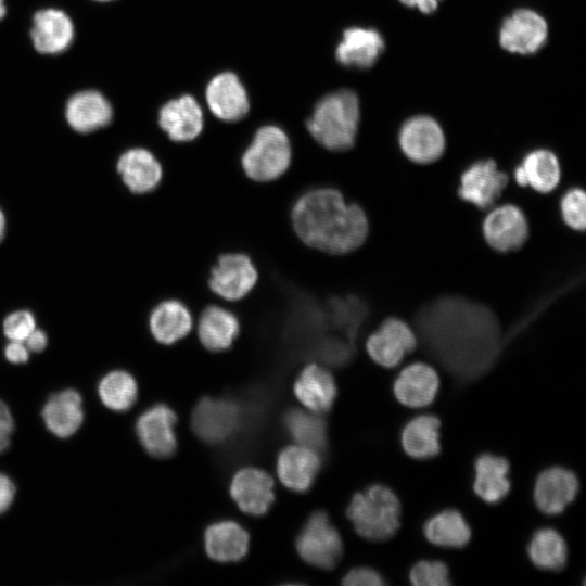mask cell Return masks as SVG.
<instances>
[{"label":"cell","instance_id":"obj_1","mask_svg":"<svg viewBox=\"0 0 586 586\" xmlns=\"http://www.w3.org/2000/svg\"><path fill=\"white\" fill-rule=\"evenodd\" d=\"M416 327L428 353L458 384L475 381L499 357L501 327L488 307L446 295L423 306Z\"/></svg>","mask_w":586,"mask_h":586},{"label":"cell","instance_id":"obj_2","mask_svg":"<svg viewBox=\"0 0 586 586\" xmlns=\"http://www.w3.org/2000/svg\"><path fill=\"white\" fill-rule=\"evenodd\" d=\"M291 221L295 234L305 245L333 255L358 250L370 232L365 208L347 201L333 187L304 191L292 206Z\"/></svg>","mask_w":586,"mask_h":586},{"label":"cell","instance_id":"obj_3","mask_svg":"<svg viewBox=\"0 0 586 586\" xmlns=\"http://www.w3.org/2000/svg\"><path fill=\"white\" fill-rule=\"evenodd\" d=\"M360 122L358 97L351 90H339L321 98L305 130L322 149L333 153L351 151L356 143Z\"/></svg>","mask_w":586,"mask_h":586},{"label":"cell","instance_id":"obj_4","mask_svg":"<svg viewBox=\"0 0 586 586\" xmlns=\"http://www.w3.org/2000/svg\"><path fill=\"white\" fill-rule=\"evenodd\" d=\"M400 514L398 497L382 484H373L356 493L346 509L356 533L370 542L392 538L400 526Z\"/></svg>","mask_w":586,"mask_h":586},{"label":"cell","instance_id":"obj_5","mask_svg":"<svg viewBox=\"0 0 586 586\" xmlns=\"http://www.w3.org/2000/svg\"><path fill=\"white\" fill-rule=\"evenodd\" d=\"M291 161V138L277 125L257 128L240 155L244 175L255 182L279 179L289 169Z\"/></svg>","mask_w":586,"mask_h":586},{"label":"cell","instance_id":"obj_6","mask_svg":"<svg viewBox=\"0 0 586 586\" xmlns=\"http://www.w3.org/2000/svg\"><path fill=\"white\" fill-rule=\"evenodd\" d=\"M258 280L257 268L250 255L243 252H225L218 255L207 278L209 290L224 303L245 297Z\"/></svg>","mask_w":586,"mask_h":586},{"label":"cell","instance_id":"obj_7","mask_svg":"<svg viewBox=\"0 0 586 586\" xmlns=\"http://www.w3.org/2000/svg\"><path fill=\"white\" fill-rule=\"evenodd\" d=\"M298 555L307 563L323 570L333 569L343 553L340 533L327 513H313L296 539Z\"/></svg>","mask_w":586,"mask_h":586},{"label":"cell","instance_id":"obj_8","mask_svg":"<svg viewBox=\"0 0 586 586\" xmlns=\"http://www.w3.org/2000/svg\"><path fill=\"white\" fill-rule=\"evenodd\" d=\"M243 421V411L233 400L205 397L192 413V429L204 442L222 443L232 437Z\"/></svg>","mask_w":586,"mask_h":586},{"label":"cell","instance_id":"obj_9","mask_svg":"<svg viewBox=\"0 0 586 586\" xmlns=\"http://www.w3.org/2000/svg\"><path fill=\"white\" fill-rule=\"evenodd\" d=\"M416 346L417 336L413 330L396 317L383 320L365 343L369 357L384 368L396 367Z\"/></svg>","mask_w":586,"mask_h":586},{"label":"cell","instance_id":"obj_10","mask_svg":"<svg viewBox=\"0 0 586 586\" xmlns=\"http://www.w3.org/2000/svg\"><path fill=\"white\" fill-rule=\"evenodd\" d=\"M398 142L403 153L412 162L429 164L445 151V136L440 124L425 115L413 116L400 127Z\"/></svg>","mask_w":586,"mask_h":586},{"label":"cell","instance_id":"obj_11","mask_svg":"<svg viewBox=\"0 0 586 586\" xmlns=\"http://www.w3.org/2000/svg\"><path fill=\"white\" fill-rule=\"evenodd\" d=\"M237 314L225 303H209L194 321V333L200 344L211 353L230 349L240 334Z\"/></svg>","mask_w":586,"mask_h":586},{"label":"cell","instance_id":"obj_12","mask_svg":"<svg viewBox=\"0 0 586 586\" xmlns=\"http://www.w3.org/2000/svg\"><path fill=\"white\" fill-rule=\"evenodd\" d=\"M548 37L545 18L530 9H519L501 24L499 42L511 53L533 54L540 50Z\"/></svg>","mask_w":586,"mask_h":586},{"label":"cell","instance_id":"obj_13","mask_svg":"<svg viewBox=\"0 0 586 586\" xmlns=\"http://www.w3.org/2000/svg\"><path fill=\"white\" fill-rule=\"evenodd\" d=\"M508 176L498 169L493 160H482L470 165L460 177L459 196L479 208H487L501 195Z\"/></svg>","mask_w":586,"mask_h":586},{"label":"cell","instance_id":"obj_14","mask_svg":"<svg viewBox=\"0 0 586 586\" xmlns=\"http://www.w3.org/2000/svg\"><path fill=\"white\" fill-rule=\"evenodd\" d=\"M158 126L173 143L194 142L204 130L203 111L193 97L181 95L162 106Z\"/></svg>","mask_w":586,"mask_h":586},{"label":"cell","instance_id":"obj_15","mask_svg":"<svg viewBox=\"0 0 586 586\" xmlns=\"http://www.w3.org/2000/svg\"><path fill=\"white\" fill-rule=\"evenodd\" d=\"M483 234L488 245L498 252L517 251L527 240L528 224L518 206L505 204L485 217Z\"/></svg>","mask_w":586,"mask_h":586},{"label":"cell","instance_id":"obj_16","mask_svg":"<svg viewBox=\"0 0 586 586\" xmlns=\"http://www.w3.org/2000/svg\"><path fill=\"white\" fill-rule=\"evenodd\" d=\"M194 329L190 308L175 297L157 302L148 315V330L154 341L170 346L187 337Z\"/></svg>","mask_w":586,"mask_h":586},{"label":"cell","instance_id":"obj_17","mask_svg":"<svg viewBox=\"0 0 586 586\" xmlns=\"http://www.w3.org/2000/svg\"><path fill=\"white\" fill-rule=\"evenodd\" d=\"M176 422V413L164 404L150 407L138 418V438L151 456L166 458L174 454L177 447Z\"/></svg>","mask_w":586,"mask_h":586},{"label":"cell","instance_id":"obj_18","mask_svg":"<svg viewBox=\"0 0 586 586\" xmlns=\"http://www.w3.org/2000/svg\"><path fill=\"white\" fill-rule=\"evenodd\" d=\"M579 489L576 474L563 467L542 471L534 485V501L545 514H560L571 504Z\"/></svg>","mask_w":586,"mask_h":586},{"label":"cell","instance_id":"obj_19","mask_svg":"<svg viewBox=\"0 0 586 586\" xmlns=\"http://www.w3.org/2000/svg\"><path fill=\"white\" fill-rule=\"evenodd\" d=\"M205 98L214 116L226 123H237L250 111L246 90L239 77L230 72L213 77L206 87Z\"/></svg>","mask_w":586,"mask_h":586},{"label":"cell","instance_id":"obj_20","mask_svg":"<svg viewBox=\"0 0 586 586\" xmlns=\"http://www.w3.org/2000/svg\"><path fill=\"white\" fill-rule=\"evenodd\" d=\"M117 170L127 189L137 195L153 192L163 178L161 161L145 148H132L124 152L118 158Z\"/></svg>","mask_w":586,"mask_h":586},{"label":"cell","instance_id":"obj_21","mask_svg":"<svg viewBox=\"0 0 586 586\" xmlns=\"http://www.w3.org/2000/svg\"><path fill=\"white\" fill-rule=\"evenodd\" d=\"M230 495L245 513L262 515L273 502V481L258 468H244L233 475Z\"/></svg>","mask_w":586,"mask_h":586},{"label":"cell","instance_id":"obj_22","mask_svg":"<svg viewBox=\"0 0 586 586\" xmlns=\"http://www.w3.org/2000/svg\"><path fill=\"white\" fill-rule=\"evenodd\" d=\"M297 399L315 413L330 410L336 397V384L328 367L307 361L300 371L294 385Z\"/></svg>","mask_w":586,"mask_h":586},{"label":"cell","instance_id":"obj_23","mask_svg":"<svg viewBox=\"0 0 586 586\" xmlns=\"http://www.w3.org/2000/svg\"><path fill=\"white\" fill-rule=\"evenodd\" d=\"M438 387L436 371L424 362H413L398 373L393 383V393L402 405L421 408L435 399Z\"/></svg>","mask_w":586,"mask_h":586},{"label":"cell","instance_id":"obj_24","mask_svg":"<svg viewBox=\"0 0 586 586\" xmlns=\"http://www.w3.org/2000/svg\"><path fill=\"white\" fill-rule=\"evenodd\" d=\"M381 34L373 28L351 27L344 30L336 47V60L346 67L367 69L384 51Z\"/></svg>","mask_w":586,"mask_h":586},{"label":"cell","instance_id":"obj_25","mask_svg":"<svg viewBox=\"0 0 586 586\" xmlns=\"http://www.w3.org/2000/svg\"><path fill=\"white\" fill-rule=\"evenodd\" d=\"M320 466L318 451L302 445L282 449L277 459L280 481L295 492H305L311 486Z\"/></svg>","mask_w":586,"mask_h":586},{"label":"cell","instance_id":"obj_26","mask_svg":"<svg viewBox=\"0 0 586 586\" xmlns=\"http://www.w3.org/2000/svg\"><path fill=\"white\" fill-rule=\"evenodd\" d=\"M30 35L38 52L56 54L71 46L74 39V25L64 12L46 9L35 14Z\"/></svg>","mask_w":586,"mask_h":586},{"label":"cell","instance_id":"obj_27","mask_svg":"<svg viewBox=\"0 0 586 586\" xmlns=\"http://www.w3.org/2000/svg\"><path fill=\"white\" fill-rule=\"evenodd\" d=\"M513 177L521 187H531L537 192L549 193L560 182L561 169L558 157L549 150H534L515 167Z\"/></svg>","mask_w":586,"mask_h":586},{"label":"cell","instance_id":"obj_28","mask_svg":"<svg viewBox=\"0 0 586 586\" xmlns=\"http://www.w3.org/2000/svg\"><path fill=\"white\" fill-rule=\"evenodd\" d=\"M509 468L505 457L481 454L474 461V493L487 504L500 502L510 491Z\"/></svg>","mask_w":586,"mask_h":586},{"label":"cell","instance_id":"obj_29","mask_svg":"<svg viewBox=\"0 0 586 586\" xmlns=\"http://www.w3.org/2000/svg\"><path fill=\"white\" fill-rule=\"evenodd\" d=\"M41 416L50 432L61 438L73 435L84 420L82 399L75 390H65L52 395L46 403Z\"/></svg>","mask_w":586,"mask_h":586},{"label":"cell","instance_id":"obj_30","mask_svg":"<svg viewBox=\"0 0 586 586\" xmlns=\"http://www.w3.org/2000/svg\"><path fill=\"white\" fill-rule=\"evenodd\" d=\"M112 118L109 101L98 91L86 90L74 94L66 104L69 126L81 133L106 126Z\"/></svg>","mask_w":586,"mask_h":586},{"label":"cell","instance_id":"obj_31","mask_svg":"<svg viewBox=\"0 0 586 586\" xmlns=\"http://www.w3.org/2000/svg\"><path fill=\"white\" fill-rule=\"evenodd\" d=\"M441 421L434 415H419L410 419L400 431V444L411 458L426 460L441 451Z\"/></svg>","mask_w":586,"mask_h":586},{"label":"cell","instance_id":"obj_32","mask_svg":"<svg viewBox=\"0 0 586 586\" xmlns=\"http://www.w3.org/2000/svg\"><path fill=\"white\" fill-rule=\"evenodd\" d=\"M204 543L206 552L213 560L239 561L247 552L249 534L233 521H219L206 528Z\"/></svg>","mask_w":586,"mask_h":586},{"label":"cell","instance_id":"obj_33","mask_svg":"<svg viewBox=\"0 0 586 586\" xmlns=\"http://www.w3.org/2000/svg\"><path fill=\"white\" fill-rule=\"evenodd\" d=\"M422 531L431 544L444 548H462L471 539V528L456 509L433 514L424 522Z\"/></svg>","mask_w":586,"mask_h":586},{"label":"cell","instance_id":"obj_34","mask_svg":"<svg viewBox=\"0 0 586 586\" xmlns=\"http://www.w3.org/2000/svg\"><path fill=\"white\" fill-rule=\"evenodd\" d=\"M527 556L538 569L560 571L566 565L568 546L559 532L550 527H542L531 536Z\"/></svg>","mask_w":586,"mask_h":586},{"label":"cell","instance_id":"obj_35","mask_svg":"<svg viewBox=\"0 0 586 586\" xmlns=\"http://www.w3.org/2000/svg\"><path fill=\"white\" fill-rule=\"evenodd\" d=\"M286 431L298 445L322 451L327 447L326 422L315 412L290 409L283 417Z\"/></svg>","mask_w":586,"mask_h":586},{"label":"cell","instance_id":"obj_36","mask_svg":"<svg viewBox=\"0 0 586 586\" xmlns=\"http://www.w3.org/2000/svg\"><path fill=\"white\" fill-rule=\"evenodd\" d=\"M99 395L107 408L115 411H125L136 402V380L126 371H112L101 380Z\"/></svg>","mask_w":586,"mask_h":586},{"label":"cell","instance_id":"obj_37","mask_svg":"<svg viewBox=\"0 0 586 586\" xmlns=\"http://www.w3.org/2000/svg\"><path fill=\"white\" fill-rule=\"evenodd\" d=\"M448 566L438 560L418 561L409 571V581L415 586L450 585Z\"/></svg>","mask_w":586,"mask_h":586},{"label":"cell","instance_id":"obj_38","mask_svg":"<svg viewBox=\"0 0 586 586\" xmlns=\"http://www.w3.org/2000/svg\"><path fill=\"white\" fill-rule=\"evenodd\" d=\"M563 221L573 230L584 231L586 225V195L583 189L568 190L560 202Z\"/></svg>","mask_w":586,"mask_h":586},{"label":"cell","instance_id":"obj_39","mask_svg":"<svg viewBox=\"0 0 586 586\" xmlns=\"http://www.w3.org/2000/svg\"><path fill=\"white\" fill-rule=\"evenodd\" d=\"M35 328L34 316L26 310L12 313L3 322L4 334L11 341H24Z\"/></svg>","mask_w":586,"mask_h":586},{"label":"cell","instance_id":"obj_40","mask_svg":"<svg viewBox=\"0 0 586 586\" xmlns=\"http://www.w3.org/2000/svg\"><path fill=\"white\" fill-rule=\"evenodd\" d=\"M348 586H382L385 585L383 576L371 568L360 566L349 570L342 579Z\"/></svg>","mask_w":586,"mask_h":586},{"label":"cell","instance_id":"obj_41","mask_svg":"<svg viewBox=\"0 0 586 586\" xmlns=\"http://www.w3.org/2000/svg\"><path fill=\"white\" fill-rule=\"evenodd\" d=\"M5 357L10 362L24 364L29 358V349L24 341H11L4 351Z\"/></svg>","mask_w":586,"mask_h":586},{"label":"cell","instance_id":"obj_42","mask_svg":"<svg viewBox=\"0 0 586 586\" xmlns=\"http://www.w3.org/2000/svg\"><path fill=\"white\" fill-rule=\"evenodd\" d=\"M15 486L4 474L0 473V514L7 511L13 502Z\"/></svg>","mask_w":586,"mask_h":586},{"label":"cell","instance_id":"obj_43","mask_svg":"<svg viewBox=\"0 0 586 586\" xmlns=\"http://www.w3.org/2000/svg\"><path fill=\"white\" fill-rule=\"evenodd\" d=\"M27 348L31 352H41L46 348L48 339L43 331L34 329L33 332L24 340Z\"/></svg>","mask_w":586,"mask_h":586},{"label":"cell","instance_id":"obj_44","mask_svg":"<svg viewBox=\"0 0 586 586\" xmlns=\"http://www.w3.org/2000/svg\"><path fill=\"white\" fill-rule=\"evenodd\" d=\"M13 418L8 406L0 400V436H10L13 431Z\"/></svg>","mask_w":586,"mask_h":586},{"label":"cell","instance_id":"obj_45","mask_svg":"<svg viewBox=\"0 0 586 586\" xmlns=\"http://www.w3.org/2000/svg\"><path fill=\"white\" fill-rule=\"evenodd\" d=\"M404 5L409 8H417L419 11L425 14L433 13L438 3L442 0H399Z\"/></svg>","mask_w":586,"mask_h":586},{"label":"cell","instance_id":"obj_46","mask_svg":"<svg viewBox=\"0 0 586 586\" xmlns=\"http://www.w3.org/2000/svg\"><path fill=\"white\" fill-rule=\"evenodd\" d=\"M10 445V436H0V453L7 449Z\"/></svg>","mask_w":586,"mask_h":586},{"label":"cell","instance_id":"obj_47","mask_svg":"<svg viewBox=\"0 0 586 586\" xmlns=\"http://www.w3.org/2000/svg\"><path fill=\"white\" fill-rule=\"evenodd\" d=\"M4 229H5V219H4L3 213L0 209V241L3 238Z\"/></svg>","mask_w":586,"mask_h":586},{"label":"cell","instance_id":"obj_48","mask_svg":"<svg viewBox=\"0 0 586 586\" xmlns=\"http://www.w3.org/2000/svg\"><path fill=\"white\" fill-rule=\"evenodd\" d=\"M4 14H5L4 1L0 0V20L4 16Z\"/></svg>","mask_w":586,"mask_h":586},{"label":"cell","instance_id":"obj_49","mask_svg":"<svg viewBox=\"0 0 586 586\" xmlns=\"http://www.w3.org/2000/svg\"><path fill=\"white\" fill-rule=\"evenodd\" d=\"M97 1H110V0H97Z\"/></svg>","mask_w":586,"mask_h":586}]
</instances>
